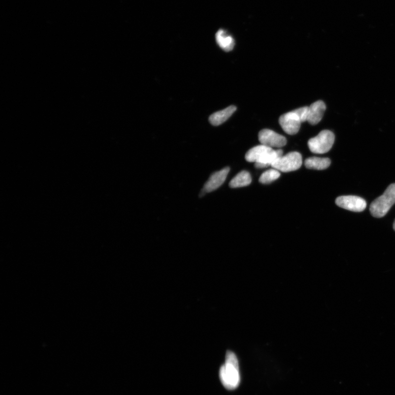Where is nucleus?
I'll return each instance as SVG.
<instances>
[{
    "label": "nucleus",
    "instance_id": "16",
    "mask_svg": "<svg viewBox=\"0 0 395 395\" xmlns=\"http://www.w3.org/2000/svg\"><path fill=\"white\" fill-rule=\"evenodd\" d=\"M308 109L309 107H304L302 108H298V109H296L294 110V112L297 114L302 123L304 122L307 121L308 120Z\"/></svg>",
    "mask_w": 395,
    "mask_h": 395
},
{
    "label": "nucleus",
    "instance_id": "6",
    "mask_svg": "<svg viewBox=\"0 0 395 395\" xmlns=\"http://www.w3.org/2000/svg\"><path fill=\"white\" fill-rule=\"evenodd\" d=\"M336 203L340 208L354 212H362L366 209L367 206V203L364 199L355 196L339 197L336 200Z\"/></svg>",
    "mask_w": 395,
    "mask_h": 395
},
{
    "label": "nucleus",
    "instance_id": "9",
    "mask_svg": "<svg viewBox=\"0 0 395 395\" xmlns=\"http://www.w3.org/2000/svg\"><path fill=\"white\" fill-rule=\"evenodd\" d=\"M230 169L226 167L219 171L215 172L211 175L208 180L205 183L203 190L201 192L202 196L208 193L213 192L223 185L229 172Z\"/></svg>",
    "mask_w": 395,
    "mask_h": 395
},
{
    "label": "nucleus",
    "instance_id": "3",
    "mask_svg": "<svg viewBox=\"0 0 395 395\" xmlns=\"http://www.w3.org/2000/svg\"><path fill=\"white\" fill-rule=\"evenodd\" d=\"M395 204V183L390 185L382 196L374 200L370 205V212L374 218L384 217Z\"/></svg>",
    "mask_w": 395,
    "mask_h": 395
},
{
    "label": "nucleus",
    "instance_id": "12",
    "mask_svg": "<svg viewBox=\"0 0 395 395\" xmlns=\"http://www.w3.org/2000/svg\"><path fill=\"white\" fill-rule=\"evenodd\" d=\"M216 40L220 48L225 52H229L234 48L235 42L233 37L224 30L220 29L216 32Z\"/></svg>",
    "mask_w": 395,
    "mask_h": 395
},
{
    "label": "nucleus",
    "instance_id": "17",
    "mask_svg": "<svg viewBox=\"0 0 395 395\" xmlns=\"http://www.w3.org/2000/svg\"><path fill=\"white\" fill-rule=\"evenodd\" d=\"M393 228L395 230V220L394 221V225H393Z\"/></svg>",
    "mask_w": 395,
    "mask_h": 395
},
{
    "label": "nucleus",
    "instance_id": "10",
    "mask_svg": "<svg viewBox=\"0 0 395 395\" xmlns=\"http://www.w3.org/2000/svg\"><path fill=\"white\" fill-rule=\"evenodd\" d=\"M326 106L322 101H318L309 107L308 120V123L312 125L318 124L322 119Z\"/></svg>",
    "mask_w": 395,
    "mask_h": 395
},
{
    "label": "nucleus",
    "instance_id": "11",
    "mask_svg": "<svg viewBox=\"0 0 395 395\" xmlns=\"http://www.w3.org/2000/svg\"><path fill=\"white\" fill-rule=\"evenodd\" d=\"M237 110V107L230 106L226 109L215 113L209 117V121L211 125L217 126L224 123Z\"/></svg>",
    "mask_w": 395,
    "mask_h": 395
},
{
    "label": "nucleus",
    "instance_id": "13",
    "mask_svg": "<svg viewBox=\"0 0 395 395\" xmlns=\"http://www.w3.org/2000/svg\"><path fill=\"white\" fill-rule=\"evenodd\" d=\"M331 163L328 158L310 157L306 159L305 166L309 169L322 170L330 166Z\"/></svg>",
    "mask_w": 395,
    "mask_h": 395
},
{
    "label": "nucleus",
    "instance_id": "8",
    "mask_svg": "<svg viewBox=\"0 0 395 395\" xmlns=\"http://www.w3.org/2000/svg\"><path fill=\"white\" fill-rule=\"evenodd\" d=\"M279 123L285 133L294 135L298 133L302 122L299 115L293 111L281 115Z\"/></svg>",
    "mask_w": 395,
    "mask_h": 395
},
{
    "label": "nucleus",
    "instance_id": "15",
    "mask_svg": "<svg viewBox=\"0 0 395 395\" xmlns=\"http://www.w3.org/2000/svg\"><path fill=\"white\" fill-rule=\"evenodd\" d=\"M280 176L281 173L279 170L275 169H270L262 174L259 178V182L262 184H269L278 179Z\"/></svg>",
    "mask_w": 395,
    "mask_h": 395
},
{
    "label": "nucleus",
    "instance_id": "14",
    "mask_svg": "<svg viewBox=\"0 0 395 395\" xmlns=\"http://www.w3.org/2000/svg\"><path fill=\"white\" fill-rule=\"evenodd\" d=\"M250 173L246 171L240 172L229 182V187L232 189L249 186L252 183Z\"/></svg>",
    "mask_w": 395,
    "mask_h": 395
},
{
    "label": "nucleus",
    "instance_id": "5",
    "mask_svg": "<svg viewBox=\"0 0 395 395\" xmlns=\"http://www.w3.org/2000/svg\"><path fill=\"white\" fill-rule=\"evenodd\" d=\"M302 164V155L297 152H293L277 159L271 167L279 171L289 172L298 170Z\"/></svg>",
    "mask_w": 395,
    "mask_h": 395
},
{
    "label": "nucleus",
    "instance_id": "1",
    "mask_svg": "<svg viewBox=\"0 0 395 395\" xmlns=\"http://www.w3.org/2000/svg\"><path fill=\"white\" fill-rule=\"evenodd\" d=\"M283 150H274L265 145H258L252 148L246 154V160L250 163H255L257 169L271 166L277 159L283 156Z\"/></svg>",
    "mask_w": 395,
    "mask_h": 395
},
{
    "label": "nucleus",
    "instance_id": "7",
    "mask_svg": "<svg viewBox=\"0 0 395 395\" xmlns=\"http://www.w3.org/2000/svg\"><path fill=\"white\" fill-rule=\"evenodd\" d=\"M258 140L262 145L270 148H281L286 144L284 136L269 129H263L258 134Z\"/></svg>",
    "mask_w": 395,
    "mask_h": 395
},
{
    "label": "nucleus",
    "instance_id": "4",
    "mask_svg": "<svg viewBox=\"0 0 395 395\" xmlns=\"http://www.w3.org/2000/svg\"><path fill=\"white\" fill-rule=\"evenodd\" d=\"M335 140V136L332 131L323 130L316 137L309 140L308 146L313 153L324 154L331 149Z\"/></svg>",
    "mask_w": 395,
    "mask_h": 395
},
{
    "label": "nucleus",
    "instance_id": "2",
    "mask_svg": "<svg viewBox=\"0 0 395 395\" xmlns=\"http://www.w3.org/2000/svg\"><path fill=\"white\" fill-rule=\"evenodd\" d=\"M220 379L224 387L229 390L236 389L241 382L238 361L231 351L227 352L225 364L220 368Z\"/></svg>",
    "mask_w": 395,
    "mask_h": 395
}]
</instances>
